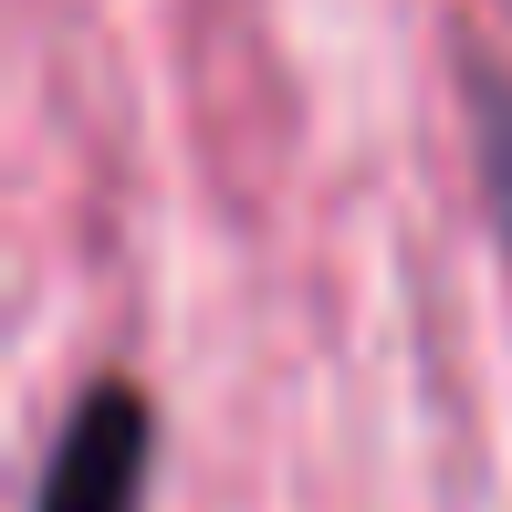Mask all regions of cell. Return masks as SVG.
Here are the masks:
<instances>
[{"label":"cell","mask_w":512,"mask_h":512,"mask_svg":"<svg viewBox=\"0 0 512 512\" xmlns=\"http://www.w3.org/2000/svg\"><path fill=\"white\" fill-rule=\"evenodd\" d=\"M136 481H147V408L126 387H95L74 408V429L53 439V471H42L32 512H136Z\"/></svg>","instance_id":"6da1fadb"}]
</instances>
